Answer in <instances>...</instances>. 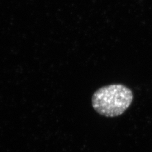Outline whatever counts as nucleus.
<instances>
[{"label": "nucleus", "instance_id": "1", "mask_svg": "<svg viewBox=\"0 0 152 152\" xmlns=\"http://www.w3.org/2000/svg\"><path fill=\"white\" fill-rule=\"evenodd\" d=\"M133 100L131 90L122 84L103 86L94 92L92 105L99 114L107 117L119 116L129 107Z\"/></svg>", "mask_w": 152, "mask_h": 152}]
</instances>
